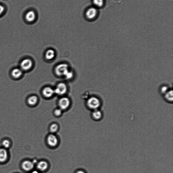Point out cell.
Instances as JSON below:
<instances>
[{
  "label": "cell",
  "mask_w": 173,
  "mask_h": 173,
  "mask_svg": "<svg viewBox=\"0 0 173 173\" xmlns=\"http://www.w3.org/2000/svg\"><path fill=\"white\" fill-rule=\"evenodd\" d=\"M87 105L90 108L92 109L97 110L101 105V102L98 98L94 97L89 98L87 102Z\"/></svg>",
  "instance_id": "obj_1"
},
{
  "label": "cell",
  "mask_w": 173,
  "mask_h": 173,
  "mask_svg": "<svg viewBox=\"0 0 173 173\" xmlns=\"http://www.w3.org/2000/svg\"><path fill=\"white\" fill-rule=\"evenodd\" d=\"M68 65L65 63L60 64L56 67L55 72L57 76L61 77L65 75L69 70Z\"/></svg>",
  "instance_id": "obj_2"
},
{
  "label": "cell",
  "mask_w": 173,
  "mask_h": 173,
  "mask_svg": "<svg viewBox=\"0 0 173 173\" xmlns=\"http://www.w3.org/2000/svg\"><path fill=\"white\" fill-rule=\"evenodd\" d=\"M33 62L30 59L26 58L23 59L20 63V68L23 71H27L31 69Z\"/></svg>",
  "instance_id": "obj_3"
},
{
  "label": "cell",
  "mask_w": 173,
  "mask_h": 173,
  "mask_svg": "<svg viewBox=\"0 0 173 173\" xmlns=\"http://www.w3.org/2000/svg\"><path fill=\"white\" fill-rule=\"evenodd\" d=\"M67 91V87L64 83H60L57 85L56 88L54 90L55 94L59 96L64 94Z\"/></svg>",
  "instance_id": "obj_4"
},
{
  "label": "cell",
  "mask_w": 173,
  "mask_h": 173,
  "mask_svg": "<svg viewBox=\"0 0 173 173\" xmlns=\"http://www.w3.org/2000/svg\"><path fill=\"white\" fill-rule=\"evenodd\" d=\"M59 105L61 110H65L69 107L70 101L68 98H62L59 100Z\"/></svg>",
  "instance_id": "obj_5"
},
{
  "label": "cell",
  "mask_w": 173,
  "mask_h": 173,
  "mask_svg": "<svg viewBox=\"0 0 173 173\" xmlns=\"http://www.w3.org/2000/svg\"><path fill=\"white\" fill-rule=\"evenodd\" d=\"M98 11L94 7H91L88 9L86 13L87 17L89 19H92L95 17L97 14Z\"/></svg>",
  "instance_id": "obj_6"
},
{
  "label": "cell",
  "mask_w": 173,
  "mask_h": 173,
  "mask_svg": "<svg viewBox=\"0 0 173 173\" xmlns=\"http://www.w3.org/2000/svg\"><path fill=\"white\" fill-rule=\"evenodd\" d=\"M23 74V71L20 68H15L11 72V75L15 79H19Z\"/></svg>",
  "instance_id": "obj_7"
},
{
  "label": "cell",
  "mask_w": 173,
  "mask_h": 173,
  "mask_svg": "<svg viewBox=\"0 0 173 173\" xmlns=\"http://www.w3.org/2000/svg\"><path fill=\"white\" fill-rule=\"evenodd\" d=\"M42 94L46 98L51 97L55 94L54 90L50 87H46L43 89Z\"/></svg>",
  "instance_id": "obj_8"
},
{
  "label": "cell",
  "mask_w": 173,
  "mask_h": 173,
  "mask_svg": "<svg viewBox=\"0 0 173 173\" xmlns=\"http://www.w3.org/2000/svg\"><path fill=\"white\" fill-rule=\"evenodd\" d=\"M22 168L26 171H29L33 170L34 167V163L29 161H26L22 164Z\"/></svg>",
  "instance_id": "obj_9"
},
{
  "label": "cell",
  "mask_w": 173,
  "mask_h": 173,
  "mask_svg": "<svg viewBox=\"0 0 173 173\" xmlns=\"http://www.w3.org/2000/svg\"><path fill=\"white\" fill-rule=\"evenodd\" d=\"M47 142L49 146L54 147L56 146L58 141L55 135H51L48 137Z\"/></svg>",
  "instance_id": "obj_10"
},
{
  "label": "cell",
  "mask_w": 173,
  "mask_h": 173,
  "mask_svg": "<svg viewBox=\"0 0 173 173\" xmlns=\"http://www.w3.org/2000/svg\"><path fill=\"white\" fill-rule=\"evenodd\" d=\"M36 18V14L33 11H29L26 14L25 18L27 21L31 22L34 21Z\"/></svg>",
  "instance_id": "obj_11"
},
{
  "label": "cell",
  "mask_w": 173,
  "mask_h": 173,
  "mask_svg": "<svg viewBox=\"0 0 173 173\" xmlns=\"http://www.w3.org/2000/svg\"><path fill=\"white\" fill-rule=\"evenodd\" d=\"M164 98L166 101L169 103H172L173 100V90H169L164 95Z\"/></svg>",
  "instance_id": "obj_12"
},
{
  "label": "cell",
  "mask_w": 173,
  "mask_h": 173,
  "mask_svg": "<svg viewBox=\"0 0 173 173\" xmlns=\"http://www.w3.org/2000/svg\"><path fill=\"white\" fill-rule=\"evenodd\" d=\"M7 152L5 149H0V162H3L6 160L7 158Z\"/></svg>",
  "instance_id": "obj_13"
},
{
  "label": "cell",
  "mask_w": 173,
  "mask_h": 173,
  "mask_svg": "<svg viewBox=\"0 0 173 173\" xmlns=\"http://www.w3.org/2000/svg\"><path fill=\"white\" fill-rule=\"evenodd\" d=\"M93 116L96 120H100L103 118V114L101 111L98 109L94 110L92 113Z\"/></svg>",
  "instance_id": "obj_14"
},
{
  "label": "cell",
  "mask_w": 173,
  "mask_h": 173,
  "mask_svg": "<svg viewBox=\"0 0 173 173\" xmlns=\"http://www.w3.org/2000/svg\"><path fill=\"white\" fill-rule=\"evenodd\" d=\"M37 167L39 170L41 171H44L47 168L48 164L46 162L41 161L38 163Z\"/></svg>",
  "instance_id": "obj_15"
},
{
  "label": "cell",
  "mask_w": 173,
  "mask_h": 173,
  "mask_svg": "<svg viewBox=\"0 0 173 173\" xmlns=\"http://www.w3.org/2000/svg\"><path fill=\"white\" fill-rule=\"evenodd\" d=\"M55 53L54 51L52 49L47 50L45 54V57L48 60H51L55 57Z\"/></svg>",
  "instance_id": "obj_16"
},
{
  "label": "cell",
  "mask_w": 173,
  "mask_h": 173,
  "mask_svg": "<svg viewBox=\"0 0 173 173\" xmlns=\"http://www.w3.org/2000/svg\"><path fill=\"white\" fill-rule=\"evenodd\" d=\"M38 101V98L36 96H33L28 98L27 102L29 105L33 106L36 105Z\"/></svg>",
  "instance_id": "obj_17"
},
{
  "label": "cell",
  "mask_w": 173,
  "mask_h": 173,
  "mask_svg": "<svg viewBox=\"0 0 173 173\" xmlns=\"http://www.w3.org/2000/svg\"><path fill=\"white\" fill-rule=\"evenodd\" d=\"M170 90L168 86L167 85H163L160 89V92L161 94L164 95Z\"/></svg>",
  "instance_id": "obj_18"
},
{
  "label": "cell",
  "mask_w": 173,
  "mask_h": 173,
  "mask_svg": "<svg viewBox=\"0 0 173 173\" xmlns=\"http://www.w3.org/2000/svg\"><path fill=\"white\" fill-rule=\"evenodd\" d=\"M93 3L96 6L100 7L103 5L104 0H93Z\"/></svg>",
  "instance_id": "obj_19"
},
{
  "label": "cell",
  "mask_w": 173,
  "mask_h": 173,
  "mask_svg": "<svg viewBox=\"0 0 173 173\" xmlns=\"http://www.w3.org/2000/svg\"><path fill=\"white\" fill-rule=\"evenodd\" d=\"M73 74L72 71L69 70L65 74L64 76L67 79H70L73 77Z\"/></svg>",
  "instance_id": "obj_20"
},
{
  "label": "cell",
  "mask_w": 173,
  "mask_h": 173,
  "mask_svg": "<svg viewBox=\"0 0 173 173\" xmlns=\"http://www.w3.org/2000/svg\"><path fill=\"white\" fill-rule=\"evenodd\" d=\"M50 129L52 133H55L58 129V126L56 124H53L51 126Z\"/></svg>",
  "instance_id": "obj_21"
},
{
  "label": "cell",
  "mask_w": 173,
  "mask_h": 173,
  "mask_svg": "<svg viewBox=\"0 0 173 173\" xmlns=\"http://www.w3.org/2000/svg\"><path fill=\"white\" fill-rule=\"evenodd\" d=\"M3 145L4 147L5 148H9L10 145V141L7 140H4L3 142Z\"/></svg>",
  "instance_id": "obj_22"
},
{
  "label": "cell",
  "mask_w": 173,
  "mask_h": 173,
  "mask_svg": "<svg viewBox=\"0 0 173 173\" xmlns=\"http://www.w3.org/2000/svg\"><path fill=\"white\" fill-rule=\"evenodd\" d=\"M55 113L56 115L57 116H59L61 115L62 113V110L60 109H57L56 110L55 112Z\"/></svg>",
  "instance_id": "obj_23"
},
{
  "label": "cell",
  "mask_w": 173,
  "mask_h": 173,
  "mask_svg": "<svg viewBox=\"0 0 173 173\" xmlns=\"http://www.w3.org/2000/svg\"><path fill=\"white\" fill-rule=\"evenodd\" d=\"M4 10V7L3 5H0V15L3 13Z\"/></svg>",
  "instance_id": "obj_24"
},
{
  "label": "cell",
  "mask_w": 173,
  "mask_h": 173,
  "mask_svg": "<svg viewBox=\"0 0 173 173\" xmlns=\"http://www.w3.org/2000/svg\"><path fill=\"white\" fill-rule=\"evenodd\" d=\"M76 173H85L83 171H78Z\"/></svg>",
  "instance_id": "obj_25"
},
{
  "label": "cell",
  "mask_w": 173,
  "mask_h": 173,
  "mask_svg": "<svg viewBox=\"0 0 173 173\" xmlns=\"http://www.w3.org/2000/svg\"><path fill=\"white\" fill-rule=\"evenodd\" d=\"M31 173H39L38 171L36 170H35L33 171V172H31Z\"/></svg>",
  "instance_id": "obj_26"
}]
</instances>
